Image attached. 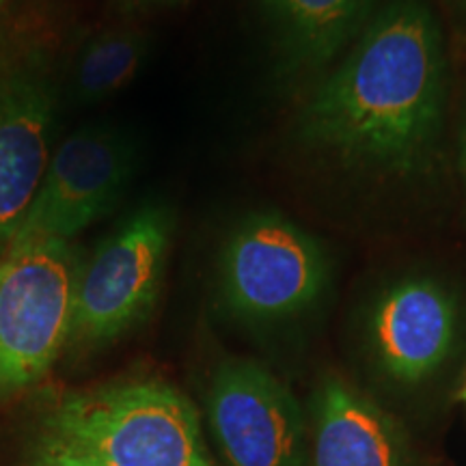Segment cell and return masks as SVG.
Here are the masks:
<instances>
[{"label":"cell","instance_id":"6da1fadb","mask_svg":"<svg viewBox=\"0 0 466 466\" xmlns=\"http://www.w3.org/2000/svg\"><path fill=\"white\" fill-rule=\"evenodd\" d=\"M445 104V52L425 0H389L300 110L311 147L350 167L410 175L432 158Z\"/></svg>","mask_w":466,"mask_h":466},{"label":"cell","instance_id":"7a4b0ae2","mask_svg":"<svg viewBox=\"0 0 466 466\" xmlns=\"http://www.w3.org/2000/svg\"><path fill=\"white\" fill-rule=\"evenodd\" d=\"M28 466H214L199 412L162 380L66 393L35 419Z\"/></svg>","mask_w":466,"mask_h":466},{"label":"cell","instance_id":"3957f363","mask_svg":"<svg viewBox=\"0 0 466 466\" xmlns=\"http://www.w3.org/2000/svg\"><path fill=\"white\" fill-rule=\"evenodd\" d=\"M78 275L69 240H17L0 255V398L55 365L72 335Z\"/></svg>","mask_w":466,"mask_h":466},{"label":"cell","instance_id":"277c9868","mask_svg":"<svg viewBox=\"0 0 466 466\" xmlns=\"http://www.w3.org/2000/svg\"><path fill=\"white\" fill-rule=\"evenodd\" d=\"M329 279L322 244L277 212L250 214L223 248L225 305L250 322H277L307 311L322 299Z\"/></svg>","mask_w":466,"mask_h":466},{"label":"cell","instance_id":"5b68a950","mask_svg":"<svg viewBox=\"0 0 466 466\" xmlns=\"http://www.w3.org/2000/svg\"><path fill=\"white\" fill-rule=\"evenodd\" d=\"M171 225L165 208L138 209L80 264L69 341L102 346L149 316L165 277Z\"/></svg>","mask_w":466,"mask_h":466},{"label":"cell","instance_id":"8992f818","mask_svg":"<svg viewBox=\"0 0 466 466\" xmlns=\"http://www.w3.org/2000/svg\"><path fill=\"white\" fill-rule=\"evenodd\" d=\"M208 421L229 466L307 464V419L299 400L253 360L218 365L208 389Z\"/></svg>","mask_w":466,"mask_h":466},{"label":"cell","instance_id":"52a82bcc","mask_svg":"<svg viewBox=\"0 0 466 466\" xmlns=\"http://www.w3.org/2000/svg\"><path fill=\"white\" fill-rule=\"evenodd\" d=\"M132 162L134 149L119 132L96 126L72 134L50 156L14 242L72 240L119 203L130 182Z\"/></svg>","mask_w":466,"mask_h":466},{"label":"cell","instance_id":"ba28073f","mask_svg":"<svg viewBox=\"0 0 466 466\" xmlns=\"http://www.w3.org/2000/svg\"><path fill=\"white\" fill-rule=\"evenodd\" d=\"M55 115L56 86L42 52L0 50V255L42 184Z\"/></svg>","mask_w":466,"mask_h":466},{"label":"cell","instance_id":"9c48e42d","mask_svg":"<svg viewBox=\"0 0 466 466\" xmlns=\"http://www.w3.org/2000/svg\"><path fill=\"white\" fill-rule=\"evenodd\" d=\"M460 335L456 294L432 277H406L371 302L365 339L378 371L412 387L451 357Z\"/></svg>","mask_w":466,"mask_h":466},{"label":"cell","instance_id":"30bf717a","mask_svg":"<svg viewBox=\"0 0 466 466\" xmlns=\"http://www.w3.org/2000/svg\"><path fill=\"white\" fill-rule=\"evenodd\" d=\"M309 412V466H408L398 421L339 378L319 384Z\"/></svg>","mask_w":466,"mask_h":466},{"label":"cell","instance_id":"8fae6325","mask_svg":"<svg viewBox=\"0 0 466 466\" xmlns=\"http://www.w3.org/2000/svg\"><path fill=\"white\" fill-rule=\"evenodd\" d=\"M294 67L322 69L352 46L378 0H259Z\"/></svg>","mask_w":466,"mask_h":466},{"label":"cell","instance_id":"7c38bea8","mask_svg":"<svg viewBox=\"0 0 466 466\" xmlns=\"http://www.w3.org/2000/svg\"><path fill=\"white\" fill-rule=\"evenodd\" d=\"M145 50V39L134 31H113L93 39L76 63V97L86 104L100 102L124 89L141 69Z\"/></svg>","mask_w":466,"mask_h":466},{"label":"cell","instance_id":"4fadbf2b","mask_svg":"<svg viewBox=\"0 0 466 466\" xmlns=\"http://www.w3.org/2000/svg\"><path fill=\"white\" fill-rule=\"evenodd\" d=\"M460 160H462V171H464V177H466V121H464V127H462V143H460Z\"/></svg>","mask_w":466,"mask_h":466},{"label":"cell","instance_id":"5bb4252c","mask_svg":"<svg viewBox=\"0 0 466 466\" xmlns=\"http://www.w3.org/2000/svg\"><path fill=\"white\" fill-rule=\"evenodd\" d=\"M453 9H456V14L462 17L464 25H466V0H451Z\"/></svg>","mask_w":466,"mask_h":466},{"label":"cell","instance_id":"9a60e30c","mask_svg":"<svg viewBox=\"0 0 466 466\" xmlns=\"http://www.w3.org/2000/svg\"><path fill=\"white\" fill-rule=\"evenodd\" d=\"M460 398H462L466 401V384L462 387V393H460Z\"/></svg>","mask_w":466,"mask_h":466},{"label":"cell","instance_id":"2e32d148","mask_svg":"<svg viewBox=\"0 0 466 466\" xmlns=\"http://www.w3.org/2000/svg\"><path fill=\"white\" fill-rule=\"evenodd\" d=\"M145 3H168V0H145Z\"/></svg>","mask_w":466,"mask_h":466},{"label":"cell","instance_id":"e0dca14e","mask_svg":"<svg viewBox=\"0 0 466 466\" xmlns=\"http://www.w3.org/2000/svg\"><path fill=\"white\" fill-rule=\"evenodd\" d=\"M0 3H3V0H0Z\"/></svg>","mask_w":466,"mask_h":466}]
</instances>
